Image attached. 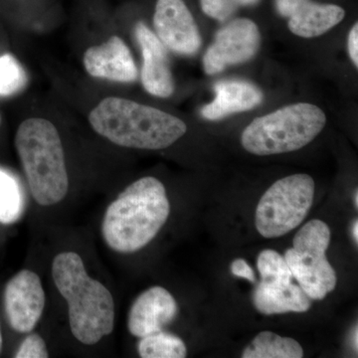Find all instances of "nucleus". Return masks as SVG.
I'll return each mask as SVG.
<instances>
[{
	"mask_svg": "<svg viewBox=\"0 0 358 358\" xmlns=\"http://www.w3.org/2000/svg\"><path fill=\"white\" fill-rule=\"evenodd\" d=\"M2 346H3V338H2L1 329H0V353L2 352Z\"/></svg>",
	"mask_w": 358,
	"mask_h": 358,
	"instance_id": "29",
	"label": "nucleus"
},
{
	"mask_svg": "<svg viewBox=\"0 0 358 358\" xmlns=\"http://www.w3.org/2000/svg\"><path fill=\"white\" fill-rule=\"evenodd\" d=\"M24 210V199L17 179L0 169V223L13 224Z\"/></svg>",
	"mask_w": 358,
	"mask_h": 358,
	"instance_id": "19",
	"label": "nucleus"
},
{
	"mask_svg": "<svg viewBox=\"0 0 358 358\" xmlns=\"http://www.w3.org/2000/svg\"><path fill=\"white\" fill-rule=\"evenodd\" d=\"M357 324L355 326V329H353V336H352V343H353V348H355V352H357L358 348V343H357Z\"/></svg>",
	"mask_w": 358,
	"mask_h": 358,
	"instance_id": "27",
	"label": "nucleus"
},
{
	"mask_svg": "<svg viewBox=\"0 0 358 358\" xmlns=\"http://www.w3.org/2000/svg\"><path fill=\"white\" fill-rule=\"evenodd\" d=\"M352 235H353V239L355 240V242H358V221L355 220V223H353V227H352Z\"/></svg>",
	"mask_w": 358,
	"mask_h": 358,
	"instance_id": "28",
	"label": "nucleus"
},
{
	"mask_svg": "<svg viewBox=\"0 0 358 358\" xmlns=\"http://www.w3.org/2000/svg\"><path fill=\"white\" fill-rule=\"evenodd\" d=\"M27 84V76L20 63L11 54L0 56V96L14 95Z\"/></svg>",
	"mask_w": 358,
	"mask_h": 358,
	"instance_id": "21",
	"label": "nucleus"
},
{
	"mask_svg": "<svg viewBox=\"0 0 358 358\" xmlns=\"http://www.w3.org/2000/svg\"><path fill=\"white\" fill-rule=\"evenodd\" d=\"M231 272L236 277L244 278L251 282H256L255 273L244 259H236L233 261L231 264Z\"/></svg>",
	"mask_w": 358,
	"mask_h": 358,
	"instance_id": "24",
	"label": "nucleus"
},
{
	"mask_svg": "<svg viewBox=\"0 0 358 358\" xmlns=\"http://www.w3.org/2000/svg\"><path fill=\"white\" fill-rule=\"evenodd\" d=\"M303 350L298 341L278 336L272 331H262L245 348L243 358H301Z\"/></svg>",
	"mask_w": 358,
	"mask_h": 358,
	"instance_id": "17",
	"label": "nucleus"
},
{
	"mask_svg": "<svg viewBox=\"0 0 358 358\" xmlns=\"http://www.w3.org/2000/svg\"><path fill=\"white\" fill-rule=\"evenodd\" d=\"M312 299L299 285L260 284L253 294V303L263 315H279L287 313H306L312 306Z\"/></svg>",
	"mask_w": 358,
	"mask_h": 358,
	"instance_id": "16",
	"label": "nucleus"
},
{
	"mask_svg": "<svg viewBox=\"0 0 358 358\" xmlns=\"http://www.w3.org/2000/svg\"><path fill=\"white\" fill-rule=\"evenodd\" d=\"M348 54H350V58L353 64L357 68L358 66V25L355 23L352 26V30H350V34H348Z\"/></svg>",
	"mask_w": 358,
	"mask_h": 358,
	"instance_id": "25",
	"label": "nucleus"
},
{
	"mask_svg": "<svg viewBox=\"0 0 358 358\" xmlns=\"http://www.w3.org/2000/svg\"><path fill=\"white\" fill-rule=\"evenodd\" d=\"M89 122L110 143L136 150H164L187 131L178 117L119 96L103 99L90 113Z\"/></svg>",
	"mask_w": 358,
	"mask_h": 358,
	"instance_id": "3",
	"label": "nucleus"
},
{
	"mask_svg": "<svg viewBox=\"0 0 358 358\" xmlns=\"http://www.w3.org/2000/svg\"><path fill=\"white\" fill-rule=\"evenodd\" d=\"M178 313V303L173 294L162 287H152L134 301L129 313V331L136 338H145L162 331Z\"/></svg>",
	"mask_w": 358,
	"mask_h": 358,
	"instance_id": "12",
	"label": "nucleus"
},
{
	"mask_svg": "<svg viewBox=\"0 0 358 358\" xmlns=\"http://www.w3.org/2000/svg\"><path fill=\"white\" fill-rule=\"evenodd\" d=\"M136 39L143 54L141 83L150 95L169 98L173 95L174 83L166 46L143 23L136 27Z\"/></svg>",
	"mask_w": 358,
	"mask_h": 358,
	"instance_id": "14",
	"label": "nucleus"
},
{
	"mask_svg": "<svg viewBox=\"0 0 358 358\" xmlns=\"http://www.w3.org/2000/svg\"><path fill=\"white\" fill-rule=\"evenodd\" d=\"M260 0H236L238 6H255Z\"/></svg>",
	"mask_w": 358,
	"mask_h": 358,
	"instance_id": "26",
	"label": "nucleus"
},
{
	"mask_svg": "<svg viewBox=\"0 0 358 358\" xmlns=\"http://www.w3.org/2000/svg\"><path fill=\"white\" fill-rule=\"evenodd\" d=\"M260 47L258 26L247 18L231 21L216 34L213 44L205 53L204 71L215 75L231 65L251 60Z\"/></svg>",
	"mask_w": 358,
	"mask_h": 358,
	"instance_id": "8",
	"label": "nucleus"
},
{
	"mask_svg": "<svg viewBox=\"0 0 358 358\" xmlns=\"http://www.w3.org/2000/svg\"><path fill=\"white\" fill-rule=\"evenodd\" d=\"M215 99L201 109L208 121L255 109L263 101V93L255 85L240 80H223L214 85Z\"/></svg>",
	"mask_w": 358,
	"mask_h": 358,
	"instance_id": "15",
	"label": "nucleus"
},
{
	"mask_svg": "<svg viewBox=\"0 0 358 358\" xmlns=\"http://www.w3.org/2000/svg\"><path fill=\"white\" fill-rule=\"evenodd\" d=\"M15 148L35 201L41 206L62 201L69 189V178L56 127L41 117L25 120L16 131Z\"/></svg>",
	"mask_w": 358,
	"mask_h": 358,
	"instance_id": "4",
	"label": "nucleus"
},
{
	"mask_svg": "<svg viewBox=\"0 0 358 358\" xmlns=\"http://www.w3.org/2000/svg\"><path fill=\"white\" fill-rule=\"evenodd\" d=\"M315 199V181L308 174L279 179L264 193L256 209V228L265 238L288 234L307 217Z\"/></svg>",
	"mask_w": 358,
	"mask_h": 358,
	"instance_id": "7",
	"label": "nucleus"
},
{
	"mask_svg": "<svg viewBox=\"0 0 358 358\" xmlns=\"http://www.w3.org/2000/svg\"><path fill=\"white\" fill-rule=\"evenodd\" d=\"M138 352L143 358H185L187 355L182 339L164 331L141 338Z\"/></svg>",
	"mask_w": 358,
	"mask_h": 358,
	"instance_id": "18",
	"label": "nucleus"
},
{
	"mask_svg": "<svg viewBox=\"0 0 358 358\" xmlns=\"http://www.w3.org/2000/svg\"><path fill=\"white\" fill-rule=\"evenodd\" d=\"M154 25L162 43L174 53L193 55L201 46L199 28L182 0H159Z\"/></svg>",
	"mask_w": 358,
	"mask_h": 358,
	"instance_id": "10",
	"label": "nucleus"
},
{
	"mask_svg": "<svg viewBox=\"0 0 358 358\" xmlns=\"http://www.w3.org/2000/svg\"><path fill=\"white\" fill-rule=\"evenodd\" d=\"M0 124H1V115H0Z\"/></svg>",
	"mask_w": 358,
	"mask_h": 358,
	"instance_id": "31",
	"label": "nucleus"
},
{
	"mask_svg": "<svg viewBox=\"0 0 358 358\" xmlns=\"http://www.w3.org/2000/svg\"><path fill=\"white\" fill-rule=\"evenodd\" d=\"M326 122V114L317 106L294 103L251 122L242 133L241 145L252 155L287 154L312 143Z\"/></svg>",
	"mask_w": 358,
	"mask_h": 358,
	"instance_id": "5",
	"label": "nucleus"
},
{
	"mask_svg": "<svg viewBox=\"0 0 358 358\" xmlns=\"http://www.w3.org/2000/svg\"><path fill=\"white\" fill-rule=\"evenodd\" d=\"M169 214L164 185L152 176L138 179L108 206L102 224L103 240L117 253L140 251L155 239Z\"/></svg>",
	"mask_w": 358,
	"mask_h": 358,
	"instance_id": "1",
	"label": "nucleus"
},
{
	"mask_svg": "<svg viewBox=\"0 0 358 358\" xmlns=\"http://www.w3.org/2000/svg\"><path fill=\"white\" fill-rule=\"evenodd\" d=\"M83 63L90 76L119 83H131L138 78L136 63L124 40L112 36L107 42L90 47Z\"/></svg>",
	"mask_w": 358,
	"mask_h": 358,
	"instance_id": "13",
	"label": "nucleus"
},
{
	"mask_svg": "<svg viewBox=\"0 0 358 358\" xmlns=\"http://www.w3.org/2000/svg\"><path fill=\"white\" fill-rule=\"evenodd\" d=\"M52 277L67 301L71 331L85 345H94L113 333L115 301L102 282L90 277L83 260L75 252L54 258Z\"/></svg>",
	"mask_w": 358,
	"mask_h": 358,
	"instance_id": "2",
	"label": "nucleus"
},
{
	"mask_svg": "<svg viewBox=\"0 0 358 358\" xmlns=\"http://www.w3.org/2000/svg\"><path fill=\"white\" fill-rule=\"evenodd\" d=\"M14 357L47 358L49 357V352L44 339L39 334H31L22 341Z\"/></svg>",
	"mask_w": 358,
	"mask_h": 358,
	"instance_id": "23",
	"label": "nucleus"
},
{
	"mask_svg": "<svg viewBox=\"0 0 358 358\" xmlns=\"http://www.w3.org/2000/svg\"><path fill=\"white\" fill-rule=\"evenodd\" d=\"M353 199H355V207H358V193H357V189L355 190V197H353Z\"/></svg>",
	"mask_w": 358,
	"mask_h": 358,
	"instance_id": "30",
	"label": "nucleus"
},
{
	"mask_svg": "<svg viewBox=\"0 0 358 358\" xmlns=\"http://www.w3.org/2000/svg\"><path fill=\"white\" fill-rule=\"evenodd\" d=\"M331 230L324 221L313 219L299 230L293 248L285 253L292 275L312 300H322L336 288V271L327 261L326 251Z\"/></svg>",
	"mask_w": 358,
	"mask_h": 358,
	"instance_id": "6",
	"label": "nucleus"
},
{
	"mask_svg": "<svg viewBox=\"0 0 358 358\" xmlns=\"http://www.w3.org/2000/svg\"><path fill=\"white\" fill-rule=\"evenodd\" d=\"M257 268L264 284H289L293 279L287 261L274 250H264L259 254Z\"/></svg>",
	"mask_w": 358,
	"mask_h": 358,
	"instance_id": "20",
	"label": "nucleus"
},
{
	"mask_svg": "<svg viewBox=\"0 0 358 358\" xmlns=\"http://www.w3.org/2000/svg\"><path fill=\"white\" fill-rule=\"evenodd\" d=\"M4 306L13 331L31 333L45 308V292L39 275L32 271L22 270L11 278L4 291Z\"/></svg>",
	"mask_w": 358,
	"mask_h": 358,
	"instance_id": "9",
	"label": "nucleus"
},
{
	"mask_svg": "<svg viewBox=\"0 0 358 358\" xmlns=\"http://www.w3.org/2000/svg\"><path fill=\"white\" fill-rule=\"evenodd\" d=\"M203 13L213 20L224 22L238 9L236 0H200Z\"/></svg>",
	"mask_w": 358,
	"mask_h": 358,
	"instance_id": "22",
	"label": "nucleus"
},
{
	"mask_svg": "<svg viewBox=\"0 0 358 358\" xmlns=\"http://www.w3.org/2000/svg\"><path fill=\"white\" fill-rule=\"evenodd\" d=\"M275 8L288 18L289 29L296 36L315 38L339 24L345 16L343 7L312 0H275Z\"/></svg>",
	"mask_w": 358,
	"mask_h": 358,
	"instance_id": "11",
	"label": "nucleus"
}]
</instances>
